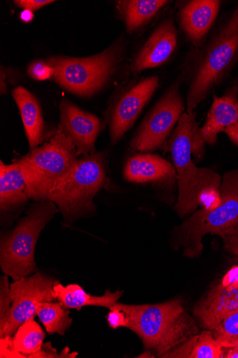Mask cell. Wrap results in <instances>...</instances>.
Segmentation results:
<instances>
[{"instance_id":"obj_1","label":"cell","mask_w":238,"mask_h":358,"mask_svg":"<svg viewBox=\"0 0 238 358\" xmlns=\"http://www.w3.org/2000/svg\"><path fill=\"white\" fill-rule=\"evenodd\" d=\"M238 61V4L214 36L192 49L181 76L188 85L186 113L191 114Z\"/></svg>"},{"instance_id":"obj_2","label":"cell","mask_w":238,"mask_h":358,"mask_svg":"<svg viewBox=\"0 0 238 358\" xmlns=\"http://www.w3.org/2000/svg\"><path fill=\"white\" fill-rule=\"evenodd\" d=\"M112 308L126 313V329L137 334L144 347L159 357L198 333L194 320L179 299L153 305L117 302Z\"/></svg>"},{"instance_id":"obj_3","label":"cell","mask_w":238,"mask_h":358,"mask_svg":"<svg viewBox=\"0 0 238 358\" xmlns=\"http://www.w3.org/2000/svg\"><path fill=\"white\" fill-rule=\"evenodd\" d=\"M107 182L106 155L95 152L79 159L72 169L56 182L48 194V200L57 206L64 222L70 225L95 214L94 199Z\"/></svg>"},{"instance_id":"obj_4","label":"cell","mask_w":238,"mask_h":358,"mask_svg":"<svg viewBox=\"0 0 238 358\" xmlns=\"http://www.w3.org/2000/svg\"><path fill=\"white\" fill-rule=\"evenodd\" d=\"M196 112L184 113L168 141L177 171L179 198L175 210L181 217L195 212L200 194L211 187H221V176L210 169L198 168L193 161L194 135L198 127Z\"/></svg>"},{"instance_id":"obj_5","label":"cell","mask_w":238,"mask_h":358,"mask_svg":"<svg viewBox=\"0 0 238 358\" xmlns=\"http://www.w3.org/2000/svg\"><path fill=\"white\" fill-rule=\"evenodd\" d=\"M59 213L50 200L31 204L27 215L10 231L0 237V266L13 280L27 277L37 271L36 248L42 231Z\"/></svg>"},{"instance_id":"obj_6","label":"cell","mask_w":238,"mask_h":358,"mask_svg":"<svg viewBox=\"0 0 238 358\" xmlns=\"http://www.w3.org/2000/svg\"><path fill=\"white\" fill-rule=\"evenodd\" d=\"M221 203L213 210L200 208L177 227L176 244L184 255L194 258L203 250L202 239L207 235L220 238L238 227V169L224 174L220 188Z\"/></svg>"},{"instance_id":"obj_7","label":"cell","mask_w":238,"mask_h":358,"mask_svg":"<svg viewBox=\"0 0 238 358\" xmlns=\"http://www.w3.org/2000/svg\"><path fill=\"white\" fill-rule=\"evenodd\" d=\"M78 159L75 146L59 128L48 142L16 159L21 166L29 200H48L53 185L72 169Z\"/></svg>"},{"instance_id":"obj_8","label":"cell","mask_w":238,"mask_h":358,"mask_svg":"<svg viewBox=\"0 0 238 358\" xmlns=\"http://www.w3.org/2000/svg\"><path fill=\"white\" fill-rule=\"evenodd\" d=\"M124 47L118 41L96 55L86 58L53 57L47 62L61 87L82 96H90L107 84L118 71Z\"/></svg>"},{"instance_id":"obj_9","label":"cell","mask_w":238,"mask_h":358,"mask_svg":"<svg viewBox=\"0 0 238 358\" xmlns=\"http://www.w3.org/2000/svg\"><path fill=\"white\" fill-rule=\"evenodd\" d=\"M181 76L166 90L146 116L130 142V147L142 152H151L163 147L184 113Z\"/></svg>"},{"instance_id":"obj_10","label":"cell","mask_w":238,"mask_h":358,"mask_svg":"<svg viewBox=\"0 0 238 358\" xmlns=\"http://www.w3.org/2000/svg\"><path fill=\"white\" fill-rule=\"evenodd\" d=\"M53 278L37 272L10 284L11 311L0 338L13 336L20 325L37 316L42 302L56 301Z\"/></svg>"},{"instance_id":"obj_11","label":"cell","mask_w":238,"mask_h":358,"mask_svg":"<svg viewBox=\"0 0 238 358\" xmlns=\"http://www.w3.org/2000/svg\"><path fill=\"white\" fill-rule=\"evenodd\" d=\"M237 91L234 87L221 96H214L206 124L198 127L194 135L193 155L197 160L202 157L205 144H216L220 133L226 134L238 146Z\"/></svg>"},{"instance_id":"obj_12","label":"cell","mask_w":238,"mask_h":358,"mask_svg":"<svg viewBox=\"0 0 238 358\" xmlns=\"http://www.w3.org/2000/svg\"><path fill=\"white\" fill-rule=\"evenodd\" d=\"M159 85L158 76L144 78L125 92L113 106L109 116L113 145L118 143L133 127Z\"/></svg>"},{"instance_id":"obj_13","label":"cell","mask_w":238,"mask_h":358,"mask_svg":"<svg viewBox=\"0 0 238 358\" xmlns=\"http://www.w3.org/2000/svg\"><path fill=\"white\" fill-rule=\"evenodd\" d=\"M59 128L73 143L79 156L95 152V144L105 125L98 117L84 111L73 103L62 100Z\"/></svg>"},{"instance_id":"obj_14","label":"cell","mask_w":238,"mask_h":358,"mask_svg":"<svg viewBox=\"0 0 238 358\" xmlns=\"http://www.w3.org/2000/svg\"><path fill=\"white\" fill-rule=\"evenodd\" d=\"M177 22L193 49L200 48L207 41L221 8L218 0H188L178 2Z\"/></svg>"},{"instance_id":"obj_15","label":"cell","mask_w":238,"mask_h":358,"mask_svg":"<svg viewBox=\"0 0 238 358\" xmlns=\"http://www.w3.org/2000/svg\"><path fill=\"white\" fill-rule=\"evenodd\" d=\"M179 34L173 17L163 19L133 60L130 70L134 73L161 66L172 57L178 48Z\"/></svg>"},{"instance_id":"obj_16","label":"cell","mask_w":238,"mask_h":358,"mask_svg":"<svg viewBox=\"0 0 238 358\" xmlns=\"http://www.w3.org/2000/svg\"><path fill=\"white\" fill-rule=\"evenodd\" d=\"M29 201L27 184L20 164L16 160L10 165L0 162V223L4 227L13 225Z\"/></svg>"},{"instance_id":"obj_17","label":"cell","mask_w":238,"mask_h":358,"mask_svg":"<svg viewBox=\"0 0 238 358\" xmlns=\"http://www.w3.org/2000/svg\"><path fill=\"white\" fill-rule=\"evenodd\" d=\"M124 177L130 182L159 187H172L177 182L175 167L160 155L150 152L130 157L124 169Z\"/></svg>"},{"instance_id":"obj_18","label":"cell","mask_w":238,"mask_h":358,"mask_svg":"<svg viewBox=\"0 0 238 358\" xmlns=\"http://www.w3.org/2000/svg\"><path fill=\"white\" fill-rule=\"evenodd\" d=\"M238 309V287L227 290L218 284L196 304L193 313L204 329L213 330L229 313Z\"/></svg>"},{"instance_id":"obj_19","label":"cell","mask_w":238,"mask_h":358,"mask_svg":"<svg viewBox=\"0 0 238 358\" xmlns=\"http://www.w3.org/2000/svg\"><path fill=\"white\" fill-rule=\"evenodd\" d=\"M54 296L64 308L80 310L85 306H99L110 309L116 304L124 294L123 290L112 292L110 289L102 296H93L77 284L64 286L59 280L53 285Z\"/></svg>"},{"instance_id":"obj_20","label":"cell","mask_w":238,"mask_h":358,"mask_svg":"<svg viewBox=\"0 0 238 358\" xmlns=\"http://www.w3.org/2000/svg\"><path fill=\"white\" fill-rule=\"evenodd\" d=\"M13 96L19 108L30 149L36 148L44 140L45 122L40 103L23 87L14 89Z\"/></svg>"},{"instance_id":"obj_21","label":"cell","mask_w":238,"mask_h":358,"mask_svg":"<svg viewBox=\"0 0 238 358\" xmlns=\"http://www.w3.org/2000/svg\"><path fill=\"white\" fill-rule=\"evenodd\" d=\"M170 1L167 0H121L117 8L128 34L140 29L155 17Z\"/></svg>"},{"instance_id":"obj_22","label":"cell","mask_w":238,"mask_h":358,"mask_svg":"<svg viewBox=\"0 0 238 358\" xmlns=\"http://www.w3.org/2000/svg\"><path fill=\"white\" fill-rule=\"evenodd\" d=\"M225 348L215 339L211 330L196 334L171 351L163 355L162 358H223Z\"/></svg>"},{"instance_id":"obj_23","label":"cell","mask_w":238,"mask_h":358,"mask_svg":"<svg viewBox=\"0 0 238 358\" xmlns=\"http://www.w3.org/2000/svg\"><path fill=\"white\" fill-rule=\"evenodd\" d=\"M45 333L35 318H31L20 325L13 337V345L22 358H31L40 352L44 345Z\"/></svg>"},{"instance_id":"obj_24","label":"cell","mask_w":238,"mask_h":358,"mask_svg":"<svg viewBox=\"0 0 238 358\" xmlns=\"http://www.w3.org/2000/svg\"><path fill=\"white\" fill-rule=\"evenodd\" d=\"M70 312L63 308L59 302H42L40 303L37 316L43 324L46 331L53 335L64 336L72 327L73 319Z\"/></svg>"},{"instance_id":"obj_25","label":"cell","mask_w":238,"mask_h":358,"mask_svg":"<svg viewBox=\"0 0 238 358\" xmlns=\"http://www.w3.org/2000/svg\"><path fill=\"white\" fill-rule=\"evenodd\" d=\"M211 331L215 339L223 348L237 340L238 309L227 314Z\"/></svg>"},{"instance_id":"obj_26","label":"cell","mask_w":238,"mask_h":358,"mask_svg":"<svg viewBox=\"0 0 238 358\" xmlns=\"http://www.w3.org/2000/svg\"><path fill=\"white\" fill-rule=\"evenodd\" d=\"M10 284L8 276L0 278V330L6 324L11 311Z\"/></svg>"},{"instance_id":"obj_27","label":"cell","mask_w":238,"mask_h":358,"mask_svg":"<svg viewBox=\"0 0 238 358\" xmlns=\"http://www.w3.org/2000/svg\"><path fill=\"white\" fill-rule=\"evenodd\" d=\"M29 76L33 79L44 81L54 76V70L48 64L42 60L32 62L27 69Z\"/></svg>"},{"instance_id":"obj_28","label":"cell","mask_w":238,"mask_h":358,"mask_svg":"<svg viewBox=\"0 0 238 358\" xmlns=\"http://www.w3.org/2000/svg\"><path fill=\"white\" fill-rule=\"evenodd\" d=\"M78 352H70L69 348H65L61 354H58L51 343H47L43 345L42 350L38 353L33 355L31 358H54V357H70L75 358Z\"/></svg>"},{"instance_id":"obj_29","label":"cell","mask_w":238,"mask_h":358,"mask_svg":"<svg viewBox=\"0 0 238 358\" xmlns=\"http://www.w3.org/2000/svg\"><path fill=\"white\" fill-rule=\"evenodd\" d=\"M110 312L107 316L110 327L114 329L127 328L128 318L126 313L119 309H110Z\"/></svg>"},{"instance_id":"obj_30","label":"cell","mask_w":238,"mask_h":358,"mask_svg":"<svg viewBox=\"0 0 238 358\" xmlns=\"http://www.w3.org/2000/svg\"><path fill=\"white\" fill-rule=\"evenodd\" d=\"M224 243V249L237 263H238V227L232 233L221 238Z\"/></svg>"},{"instance_id":"obj_31","label":"cell","mask_w":238,"mask_h":358,"mask_svg":"<svg viewBox=\"0 0 238 358\" xmlns=\"http://www.w3.org/2000/svg\"><path fill=\"white\" fill-rule=\"evenodd\" d=\"M0 357L22 358V355L13 348V336L0 338Z\"/></svg>"},{"instance_id":"obj_32","label":"cell","mask_w":238,"mask_h":358,"mask_svg":"<svg viewBox=\"0 0 238 358\" xmlns=\"http://www.w3.org/2000/svg\"><path fill=\"white\" fill-rule=\"evenodd\" d=\"M219 285L227 290L238 287V266L232 267L224 275Z\"/></svg>"},{"instance_id":"obj_33","label":"cell","mask_w":238,"mask_h":358,"mask_svg":"<svg viewBox=\"0 0 238 358\" xmlns=\"http://www.w3.org/2000/svg\"><path fill=\"white\" fill-rule=\"evenodd\" d=\"M54 1L51 0H17L15 4L24 10H37Z\"/></svg>"},{"instance_id":"obj_34","label":"cell","mask_w":238,"mask_h":358,"mask_svg":"<svg viewBox=\"0 0 238 358\" xmlns=\"http://www.w3.org/2000/svg\"><path fill=\"white\" fill-rule=\"evenodd\" d=\"M224 357L225 358H238V346L225 348Z\"/></svg>"},{"instance_id":"obj_35","label":"cell","mask_w":238,"mask_h":358,"mask_svg":"<svg viewBox=\"0 0 238 358\" xmlns=\"http://www.w3.org/2000/svg\"><path fill=\"white\" fill-rule=\"evenodd\" d=\"M20 17L22 21L29 22L34 18V15L32 14V11L24 10V11L21 13Z\"/></svg>"},{"instance_id":"obj_36","label":"cell","mask_w":238,"mask_h":358,"mask_svg":"<svg viewBox=\"0 0 238 358\" xmlns=\"http://www.w3.org/2000/svg\"><path fill=\"white\" fill-rule=\"evenodd\" d=\"M137 357H155L151 353V350L146 351L144 354L138 356Z\"/></svg>"},{"instance_id":"obj_37","label":"cell","mask_w":238,"mask_h":358,"mask_svg":"<svg viewBox=\"0 0 238 358\" xmlns=\"http://www.w3.org/2000/svg\"><path fill=\"white\" fill-rule=\"evenodd\" d=\"M235 346H238V339L228 344L225 348H230Z\"/></svg>"}]
</instances>
